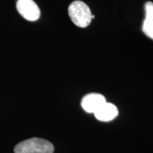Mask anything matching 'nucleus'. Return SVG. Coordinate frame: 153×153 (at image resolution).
<instances>
[{
    "instance_id": "obj_6",
    "label": "nucleus",
    "mask_w": 153,
    "mask_h": 153,
    "mask_svg": "<svg viewBox=\"0 0 153 153\" xmlns=\"http://www.w3.org/2000/svg\"><path fill=\"white\" fill-rule=\"evenodd\" d=\"M142 29L145 35L153 40V16H145Z\"/></svg>"
},
{
    "instance_id": "obj_1",
    "label": "nucleus",
    "mask_w": 153,
    "mask_h": 153,
    "mask_svg": "<svg viewBox=\"0 0 153 153\" xmlns=\"http://www.w3.org/2000/svg\"><path fill=\"white\" fill-rule=\"evenodd\" d=\"M14 153H53L54 146L46 140L32 137L22 141L14 149Z\"/></svg>"
},
{
    "instance_id": "obj_4",
    "label": "nucleus",
    "mask_w": 153,
    "mask_h": 153,
    "mask_svg": "<svg viewBox=\"0 0 153 153\" xmlns=\"http://www.w3.org/2000/svg\"><path fill=\"white\" fill-rule=\"evenodd\" d=\"M106 99L100 94H89L82 99L81 105L83 109L88 113L94 114L99 108L106 103Z\"/></svg>"
},
{
    "instance_id": "obj_7",
    "label": "nucleus",
    "mask_w": 153,
    "mask_h": 153,
    "mask_svg": "<svg viewBox=\"0 0 153 153\" xmlns=\"http://www.w3.org/2000/svg\"><path fill=\"white\" fill-rule=\"evenodd\" d=\"M94 18H95V16H94V15H92V16H91V19H94Z\"/></svg>"
},
{
    "instance_id": "obj_2",
    "label": "nucleus",
    "mask_w": 153,
    "mask_h": 153,
    "mask_svg": "<svg viewBox=\"0 0 153 153\" xmlns=\"http://www.w3.org/2000/svg\"><path fill=\"white\" fill-rule=\"evenodd\" d=\"M68 14L74 24L80 28L87 27L90 24L92 19V14L89 6L79 0L70 4L68 7Z\"/></svg>"
},
{
    "instance_id": "obj_3",
    "label": "nucleus",
    "mask_w": 153,
    "mask_h": 153,
    "mask_svg": "<svg viewBox=\"0 0 153 153\" xmlns=\"http://www.w3.org/2000/svg\"><path fill=\"white\" fill-rule=\"evenodd\" d=\"M17 11L26 20L35 22L40 18L41 11L33 0H17Z\"/></svg>"
},
{
    "instance_id": "obj_5",
    "label": "nucleus",
    "mask_w": 153,
    "mask_h": 153,
    "mask_svg": "<svg viewBox=\"0 0 153 153\" xmlns=\"http://www.w3.org/2000/svg\"><path fill=\"white\" fill-rule=\"evenodd\" d=\"M95 117L101 121H110L117 116L118 111L117 107L111 103H104L100 108L94 113Z\"/></svg>"
}]
</instances>
